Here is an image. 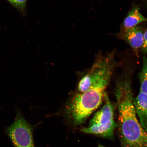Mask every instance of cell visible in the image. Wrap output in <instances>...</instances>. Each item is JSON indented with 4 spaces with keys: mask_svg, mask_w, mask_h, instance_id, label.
<instances>
[{
    "mask_svg": "<svg viewBox=\"0 0 147 147\" xmlns=\"http://www.w3.org/2000/svg\"><path fill=\"white\" fill-rule=\"evenodd\" d=\"M123 147H147V132L138 119L131 85L117 86L116 92Z\"/></svg>",
    "mask_w": 147,
    "mask_h": 147,
    "instance_id": "1",
    "label": "cell"
},
{
    "mask_svg": "<svg viewBox=\"0 0 147 147\" xmlns=\"http://www.w3.org/2000/svg\"><path fill=\"white\" fill-rule=\"evenodd\" d=\"M113 73L109 71L100 75L95 79L87 91L76 92L69 99L66 105L65 112L74 125L83 124L100 106Z\"/></svg>",
    "mask_w": 147,
    "mask_h": 147,
    "instance_id": "2",
    "label": "cell"
},
{
    "mask_svg": "<svg viewBox=\"0 0 147 147\" xmlns=\"http://www.w3.org/2000/svg\"><path fill=\"white\" fill-rule=\"evenodd\" d=\"M104 101V105L93 115L89 126L82 127L80 130L84 133L112 139L117 125L114 120L113 104L106 93L105 94Z\"/></svg>",
    "mask_w": 147,
    "mask_h": 147,
    "instance_id": "3",
    "label": "cell"
},
{
    "mask_svg": "<svg viewBox=\"0 0 147 147\" xmlns=\"http://www.w3.org/2000/svg\"><path fill=\"white\" fill-rule=\"evenodd\" d=\"M6 132L14 147H35L32 126L20 109H17L14 122Z\"/></svg>",
    "mask_w": 147,
    "mask_h": 147,
    "instance_id": "4",
    "label": "cell"
},
{
    "mask_svg": "<svg viewBox=\"0 0 147 147\" xmlns=\"http://www.w3.org/2000/svg\"><path fill=\"white\" fill-rule=\"evenodd\" d=\"M133 101L140 123L147 132V95L139 92L137 97L133 98Z\"/></svg>",
    "mask_w": 147,
    "mask_h": 147,
    "instance_id": "5",
    "label": "cell"
},
{
    "mask_svg": "<svg viewBox=\"0 0 147 147\" xmlns=\"http://www.w3.org/2000/svg\"><path fill=\"white\" fill-rule=\"evenodd\" d=\"M124 38L136 51L142 47L144 42V33L139 26L131 28L124 31Z\"/></svg>",
    "mask_w": 147,
    "mask_h": 147,
    "instance_id": "6",
    "label": "cell"
},
{
    "mask_svg": "<svg viewBox=\"0 0 147 147\" xmlns=\"http://www.w3.org/2000/svg\"><path fill=\"white\" fill-rule=\"evenodd\" d=\"M146 21H147V19L141 14L139 8L137 7H135L129 12L123 22V27L124 31Z\"/></svg>",
    "mask_w": 147,
    "mask_h": 147,
    "instance_id": "7",
    "label": "cell"
},
{
    "mask_svg": "<svg viewBox=\"0 0 147 147\" xmlns=\"http://www.w3.org/2000/svg\"><path fill=\"white\" fill-rule=\"evenodd\" d=\"M140 83V92L147 95V57H143V66L139 74Z\"/></svg>",
    "mask_w": 147,
    "mask_h": 147,
    "instance_id": "8",
    "label": "cell"
},
{
    "mask_svg": "<svg viewBox=\"0 0 147 147\" xmlns=\"http://www.w3.org/2000/svg\"><path fill=\"white\" fill-rule=\"evenodd\" d=\"M23 15L26 14L27 0H7Z\"/></svg>",
    "mask_w": 147,
    "mask_h": 147,
    "instance_id": "9",
    "label": "cell"
},
{
    "mask_svg": "<svg viewBox=\"0 0 147 147\" xmlns=\"http://www.w3.org/2000/svg\"><path fill=\"white\" fill-rule=\"evenodd\" d=\"M141 48L144 53H147V29L144 33V42Z\"/></svg>",
    "mask_w": 147,
    "mask_h": 147,
    "instance_id": "10",
    "label": "cell"
},
{
    "mask_svg": "<svg viewBox=\"0 0 147 147\" xmlns=\"http://www.w3.org/2000/svg\"><path fill=\"white\" fill-rule=\"evenodd\" d=\"M98 147H106L104 146H102V145H101L100 144H99L98 145Z\"/></svg>",
    "mask_w": 147,
    "mask_h": 147,
    "instance_id": "11",
    "label": "cell"
},
{
    "mask_svg": "<svg viewBox=\"0 0 147 147\" xmlns=\"http://www.w3.org/2000/svg\"></svg>",
    "mask_w": 147,
    "mask_h": 147,
    "instance_id": "12",
    "label": "cell"
}]
</instances>
